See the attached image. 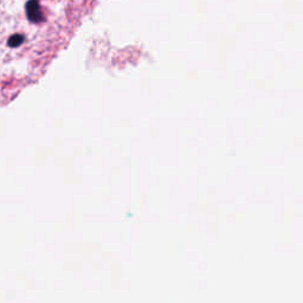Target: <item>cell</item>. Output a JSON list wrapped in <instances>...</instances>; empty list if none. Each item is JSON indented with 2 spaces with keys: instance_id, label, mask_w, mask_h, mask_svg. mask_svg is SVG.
Instances as JSON below:
<instances>
[{
  "instance_id": "obj_1",
  "label": "cell",
  "mask_w": 303,
  "mask_h": 303,
  "mask_svg": "<svg viewBox=\"0 0 303 303\" xmlns=\"http://www.w3.org/2000/svg\"><path fill=\"white\" fill-rule=\"evenodd\" d=\"M26 17L34 24H41L45 21L44 12H43L39 0H29L25 5Z\"/></svg>"
},
{
  "instance_id": "obj_2",
  "label": "cell",
  "mask_w": 303,
  "mask_h": 303,
  "mask_svg": "<svg viewBox=\"0 0 303 303\" xmlns=\"http://www.w3.org/2000/svg\"><path fill=\"white\" fill-rule=\"evenodd\" d=\"M24 41H25V37L23 35H19V34L13 35L9 38L8 45L10 48H18L21 47L23 43H24Z\"/></svg>"
}]
</instances>
